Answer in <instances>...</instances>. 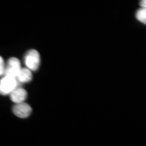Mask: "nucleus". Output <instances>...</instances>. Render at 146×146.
<instances>
[{"instance_id": "obj_8", "label": "nucleus", "mask_w": 146, "mask_h": 146, "mask_svg": "<svg viewBox=\"0 0 146 146\" xmlns=\"http://www.w3.org/2000/svg\"><path fill=\"white\" fill-rule=\"evenodd\" d=\"M5 64L2 58L0 56V76L4 74Z\"/></svg>"}, {"instance_id": "obj_2", "label": "nucleus", "mask_w": 146, "mask_h": 146, "mask_svg": "<svg viewBox=\"0 0 146 146\" xmlns=\"http://www.w3.org/2000/svg\"><path fill=\"white\" fill-rule=\"evenodd\" d=\"M40 62V55L36 50H30L25 56V64L30 71L36 70L39 68Z\"/></svg>"}, {"instance_id": "obj_4", "label": "nucleus", "mask_w": 146, "mask_h": 146, "mask_svg": "<svg viewBox=\"0 0 146 146\" xmlns=\"http://www.w3.org/2000/svg\"><path fill=\"white\" fill-rule=\"evenodd\" d=\"M13 112L18 117L26 118L31 114L32 108L29 105L24 102L15 105L13 107Z\"/></svg>"}, {"instance_id": "obj_1", "label": "nucleus", "mask_w": 146, "mask_h": 146, "mask_svg": "<svg viewBox=\"0 0 146 146\" xmlns=\"http://www.w3.org/2000/svg\"><path fill=\"white\" fill-rule=\"evenodd\" d=\"M18 82L16 78L5 76L0 80V93L3 95L10 94L17 88Z\"/></svg>"}, {"instance_id": "obj_3", "label": "nucleus", "mask_w": 146, "mask_h": 146, "mask_svg": "<svg viewBox=\"0 0 146 146\" xmlns=\"http://www.w3.org/2000/svg\"><path fill=\"white\" fill-rule=\"evenodd\" d=\"M20 60L15 57H11L9 59L7 64L5 66V76L16 78L21 69Z\"/></svg>"}, {"instance_id": "obj_5", "label": "nucleus", "mask_w": 146, "mask_h": 146, "mask_svg": "<svg viewBox=\"0 0 146 146\" xmlns=\"http://www.w3.org/2000/svg\"><path fill=\"white\" fill-rule=\"evenodd\" d=\"M11 100L13 102L17 104L24 102L27 98V91L21 88H16L10 94Z\"/></svg>"}, {"instance_id": "obj_6", "label": "nucleus", "mask_w": 146, "mask_h": 146, "mask_svg": "<svg viewBox=\"0 0 146 146\" xmlns=\"http://www.w3.org/2000/svg\"><path fill=\"white\" fill-rule=\"evenodd\" d=\"M16 78L18 82L21 83H27L31 81L32 74L31 71L27 68H21Z\"/></svg>"}, {"instance_id": "obj_9", "label": "nucleus", "mask_w": 146, "mask_h": 146, "mask_svg": "<svg viewBox=\"0 0 146 146\" xmlns=\"http://www.w3.org/2000/svg\"><path fill=\"white\" fill-rule=\"evenodd\" d=\"M139 5L142 8H146V0H142L140 1L139 3Z\"/></svg>"}, {"instance_id": "obj_7", "label": "nucleus", "mask_w": 146, "mask_h": 146, "mask_svg": "<svg viewBox=\"0 0 146 146\" xmlns=\"http://www.w3.org/2000/svg\"><path fill=\"white\" fill-rule=\"evenodd\" d=\"M136 18L141 23L144 24H146V8H139L136 11Z\"/></svg>"}]
</instances>
